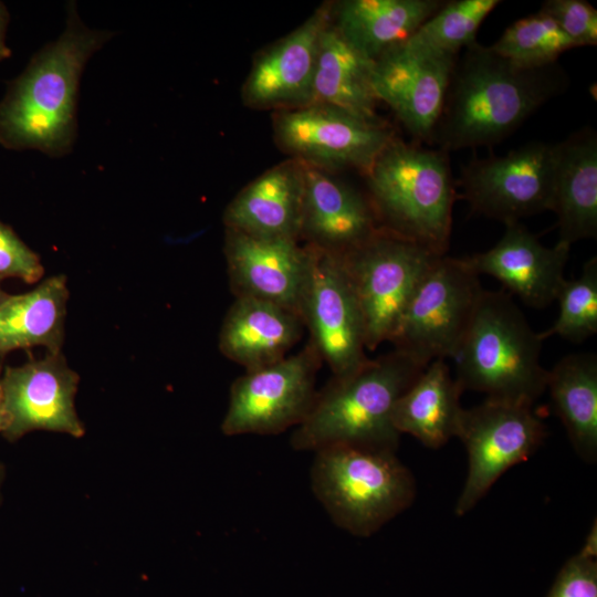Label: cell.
Wrapping results in <instances>:
<instances>
[{"instance_id":"d6a6232c","label":"cell","mask_w":597,"mask_h":597,"mask_svg":"<svg viewBox=\"0 0 597 597\" xmlns=\"http://www.w3.org/2000/svg\"><path fill=\"white\" fill-rule=\"evenodd\" d=\"M545 597H597V559L579 553L572 556Z\"/></svg>"},{"instance_id":"52a82bcc","label":"cell","mask_w":597,"mask_h":597,"mask_svg":"<svg viewBox=\"0 0 597 597\" xmlns=\"http://www.w3.org/2000/svg\"><path fill=\"white\" fill-rule=\"evenodd\" d=\"M483 287L463 258L439 256L415 290L391 338L395 349L428 365L453 358Z\"/></svg>"},{"instance_id":"4dcf8cb0","label":"cell","mask_w":597,"mask_h":597,"mask_svg":"<svg viewBox=\"0 0 597 597\" xmlns=\"http://www.w3.org/2000/svg\"><path fill=\"white\" fill-rule=\"evenodd\" d=\"M541 11L549 15L578 46L596 45L597 10L584 0H547Z\"/></svg>"},{"instance_id":"7c38bea8","label":"cell","mask_w":597,"mask_h":597,"mask_svg":"<svg viewBox=\"0 0 597 597\" xmlns=\"http://www.w3.org/2000/svg\"><path fill=\"white\" fill-rule=\"evenodd\" d=\"M273 128L279 146L293 159L327 171L356 168L366 172L394 137L381 121L324 104L280 109Z\"/></svg>"},{"instance_id":"8fae6325","label":"cell","mask_w":597,"mask_h":597,"mask_svg":"<svg viewBox=\"0 0 597 597\" xmlns=\"http://www.w3.org/2000/svg\"><path fill=\"white\" fill-rule=\"evenodd\" d=\"M558 144L532 142L463 169V197L478 213L504 224L553 209Z\"/></svg>"},{"instance_id":"7a4b0ae2","label":"cell","mask_w":597,"mask_h":597,"mask_svg":"<svg viewBox=\"0 0 597 597\" xmlns=\"http://www.w3.org/2000/svg\"><path fill=\"white\" fill-rule=\"evenodd\" d=\"M565 83L556 64L522 69L475 42L455 61L431 139L444 151L496 144Z\"/></svg>"},{"instance_id":"8992f818","label":"cell","mask_w":597,"mask_h":597,"mask_svg":"<svg viewBox=\"0 0 597 597\" xmlns=\"http://www.w3.org/2000/svg\"><path fill=\"white\" fill-rule=\"evenodd\" d=\"M312 488L335 524L367 537L416 496L411 472L395 452L331 446L315 452Z\"/></svg>"},{"instance_id":"e575fe53","label":"cell","mask_w":597,"mask_h":597,"mask_svg":"<svg viewBox=\"0 0 597 597\" xmlns=\"http://www.w3.org/2000/svg\"><path fill=\"white\" fill-rule=\"evenodd\" d=\"M578 553L586 557L597 559V522L596 520L594 521L591 527L589 528V532L587 533L584 544Z\"/></svg>"},{"instance_id":"ba28073f","label":"cell","mask_w":597,"mask_h":597,"mask_svg":"<svg viewBox=\"0 0 597 597\" xmlns=\"http://www.w3.org/2000/svg\"><path fill=\"white\" fill-rule=\"evenodd\" d=\"M365 325L366 349L390 342L421 279L441 256L380 229L341 255Z\"/></svg>"},{"instance_id":"484cf974","label":"cell","mask_w":597,"mask_h":597,"mask_svg":"<svg viewBox=\"0 0 597 597\" xmlns=\"http://www.w3.org/2000/svg\"><path fill=\"white\" fill-rule=\"evenodd\" d=\"M67 300L63 274L45 279L29 292L8 294L0 303V357L34 346L61 353Z\"/></svg>"},{"instance_id":"6da1fadb","label":"cell","mask_w":597,"mask_h":597,"mask_svg":"<svg viewBox=\"0 0 597 597\" xmlns=\"http://www.w3.org/2000/svg\"><path fill=\"white\" fill-rule=\"evenodd\" d=\"M114 34L85 25L70 3L60 36L40 49L0 101V145L67 155L77 134V97L86 63Z\"/></svg>"},{"instance_id":"4fadbf2b","label":"cell","mask_w":597,"mask_h":597,"mask_svg":"<svg viewBox=\"0 0 597 597\" xmlns=\"http://www.w3.org/2000/svg\"><path fill=\"white\" fill-rule=\"evenodd\" d=\"M306 245L310 269L300 315L333 376L347 375L369 359L360 306L342 256Z\"/></svg>"},{"instance_id":"f546056e","label":"cell","mask_w":597,"mask_h":597,"mask_svg":"<svg viewBox=\"0 0 597 597\" xmlns=\"http://www.w3.org/2000/svg\"><path fill=\"white\" fill-rule=\"evenodd\" d=\"M555 301L559 312L543 339L557 335L572 343H582L597 333V259L588 260L579 276L564 280Z\"/></svg>"},{"instance_id":"4316f807","label":"cell","mask_w":597,"mask_h":597,"mask_svg":"<svg viewBox=\"0 0 597 597\" xmlns=\"http://www.w3.org/2000/svg\"><path fill=\"white\" fill-rule=\"evenodd\" d=\"M546 389L575 452L597 460V356L570 354L548 370Z\"/></svg>"},{"instance_id":"8d00e7d4","label":"cell","mask_w":597,"mask_h":597,"mask_svg":"<svg viewBox=\"0 0 597 597\" xmlns=\"http://www.w3.org/2000/svg\"><path fill=\"white\" fill-rule=\"evenodd\" d=\"M4 479H6V467L0 461V504L2 502V486H3V483H4Z\"/></svg>"},{"instance_id":"603a6c76","label":"cell","mask_w":597,"mask_h":597,"mask_svg":"<svg viewBox=\"0 0 597 597\" xmlns=\"http://www.w3.org/2000/svg\"><path fill=\"white\" fill-rule=\"evenodd\" d=\"M462 388L450 374L446 359L430 362L397 400L392 423L423 446L438 449L457 437L463 408Z\"/></svg>"},{"instance_id":"2e32d148","label":"cell","mask_w":597,"mask_h":597,"mask_svg":"<svg viewBox=\"0 0 597 597\" xmlns=\"http://www.w3.org/2000/svg\"><path fill=\"white\" fill-rule=\"evenodd\" d=\"M224 255L235 297L268 301L300 315L310 269L307 245L226 229Z\"/></svg>"},{"instance_id":"5bb4252c","label":"cell","mask_w":597,"mask_h":597,"mask_svg":"<svg viewBox=\"0 0 597 597\" xmlns=\"http://www.w3.org/2000/svg\"><path fill=\"white\" fill-rule=\"evenodd\" d=\"M78 383L62 353L6 367L0 386L9 425L2 437L15 442L35 430L83 437L85 427L75 408Z\"/></svg>"},{"instance_id":"836d02e7","label":"cell","mask_w":597,"mask_h":597,"mask_svg":"<svg viewBox=\"0 0 597 597\" xmlns=\"http://www.w3.org/2000/svg\"><path fill=\"white\" fill-rule=\"evenodd\" d=\"M9 20V11L6 4L0 1V62L11 55V50L7 44V30Z\"/></svg>"},{"instance_id":"5b68a950","label":"cell","mask_w":597,"mask_h":597,"mask_svg":"<svg viewBox=\"0 0 597 597\" xmlns=\"http://www.w3.org/2000/svg\"><path fill=\"white\" fill-rule=\"evenodd\" d=\"M365 175L380 229L446 255L455 199L446 151L392 137Z\"/></svg>"},{"instance_id":"9c48e42d","label":"cell","mask_w":597,"mask_h":597,"mask_svg":"<svg viewBox=\"0 0 597 597\" xmlns=\"http://www.w3.org/2000/svg\"><path fill=\"white\" fill-rule=\"evenodd\" d=\"M322 362L308 341L298 353L237 378L230 388L222 432L274 434L298 426L313 405L315 377Z\"/></svg>"},{"instance_id":"d6986e66","label":"cell","mask_w":597,"mask_h":597,"mask_svg":"<svg viewBox=\"0 0 597 597\" xmlns=\"http://www.w3.org/2000/svg\"><path fill=\"white\" fill-rule=\"evenodd\" d=\"M304 165L301 238L316 249L344 255L379 230L369 201L329 171Z\"/></svg>"},{"instance_id":"44dd1931","label":"cell","mask_w":597,"mask_h":597,"mask_svg":"<svg viewBox=\"0 0 597 597\" xmlns=\"http://www.w3.org/2000/svg\"><path fill=\"white\" fill-rule=\"evenodd\" d=\"M304 323L298 314L277 304L237 296L219 333V349L245 370L276 363L300 341Z\"/></svg>"},{"instance_id":"9a60e30c","label":"cell","mask_w":597,"mask_h":597,"mask_svg":"<svg viewBox=\"0 0 597 597\" xmlns=\"http://www.w3.org/2000/svg\"><path fill=\"white\" fill-rule=\"evenodd\" d=\"M457 56L439 55L399 44L375 60L371 84L406 129L431 139L441 115Z\"/></svg>"},{"instance_id":"e0dca14e","label":"cell","mask_w":597,"mask_h":597,"mask_svg":"<svg viewBox=\"0 0 597 597\" xmlns=\"http://www.w3.org/2000/svg\"><path fill=\"white\" fill-rule=\"evenodd\" d=\"M332 15L333 4H323L256 57L241 92L247 106L287 109L310 104L320 39Z\"/></svg>"},{"instance_id":"3957f363","label":"cell","mask_w":597,"mask_h":597,"mask_svg":"<svg viewBox=\"0 0 597 597\" xmlns=\"http://www.w3.org/2000/svg\"><path fill=\"white\" fill-rule=\"evenodd\" d=\"M426 366L395 349L353 373L333 376L296 426L292 447L315 452L331 446L396 452L400 433L392 423L395 405Z\"/></svg>"},{"instance_id":"f1b7e54d","label":"cell","mask_w":597,"mask_h":597,"mask_svg":"<svg viewBox=\"0 0 597 597\" xmlns=\"http://www.w3.org/2000/svg\"><path fill=\"white\" fill-rule=\"evenodd\" d=\"M576 48L554 20L543 11L513 22L490 49L522 69H541L556 63Z\"/></svg>"},{"instance_id":"74e56055","label":"cell","mask_w":597,"mask_h":597,"mask_svg":"<svg viewBox=\"0 0 597 597\" xmlns=\"http://www.w3.org/2000/svg\"><path fill=\"white\" fill-rule=\"evenodd\" d=\"M8 296V293L2 290L0 281V303Z\"/></svg>"},{"instance_id":"ac0fdd59","label":"cell","mask_w":597,"mask_h":597,"mask_svg":"<svg viewBox=\"0 0 597 597\" xmlns=\"http://www.w3.org/2000/svg\"><path fill=\"white\" fill-rule=\"evenodd\" d=\"M569 250L570 245L561 241L545 247L524 226L514 222L505 224L493 248L463 260L478 275L493 276L526 305L543 308L555 301L565 280Z\"/></svg>"},{"instance_id":"d4e9b609","label":"cell","mask_w":597,"mask_h":597,"mask_svg":"<svg viewBox=\"0 0 597 597\" xmlns=\"http://www.w3.org/2000/svg\"><path fill=\"white\" fill-rule=\"evenodd\" d=\"M375 61L353 46L331 21L323 30L310 104L331 105L379 122L371 75Z\"/></svg>"},{"instance_id":"83f0119b","label":"cell","mask_w":597,"mask_h":597,"mask_svg":"<svg viewBox=\"0 0 597 597\" xmlns=\"http://www.w3.org/2000/svg\"><path fill=\"white\" fill-rule=\"evenodd\" d=\"M499 3L498 0H457L442 4L406 43L430 53L457 56L461 49L476 42L480 25Z\"/></svg>"},{"instance_id":"277c9868","label":"cell","mask_w":597,"mask_h":597,"mask_svg":"<svg viewBox=\"0 0 597 597\" xmlns=\"http://www.w3.org/2000/svg\"><path fill=\"white\" fill-rule=\"evenodd\" d=\"M543 338L505 291L481 293L472 321L453 356L462 390L489 399L533 406L546 390Z\"/></svg>"},{"instance_id":"30bf717a","label":"cell","mask_w":597,"mask_h":597,"mask_svg":"<svg viewBox=\"0 0 597 597\" xmlns=\"http://www.w3.org/2000/svg\"><path fill=\"white\" fill-rule=\"evenodd\" d=\"M457 437L468 452V475L454 509L462 516L506 470L540 447L545 427L532 406L488 398L463 410Z\"/></svg>"},{"instance_id":"1f68e13d","label":"cell","mask_w":597,"mask_h":597,"mask_svg":"<svg viewBox=\"0 0 597 597\" xmlns=\"http://www.w3.org/2000/svg\"><path fill=\"white\" fill-rule=\"evenodd\" d=\"M40 256L8 224L0 221V281L17 277L33 284L42 279Z\"/></svg>"},{"instance_id":"cb8c5ba5","label":"cell","mask_w":597,"mask_h":597,"mask_svg":"<svg viewBox=\"0 0 597 597\" xmlns=\"http://www.w3.org/2000/svg\"><path fill=\"white\" fill-rule=\"evenodd\" d=\"M436 0H344L333 4L341 34L371 60L405 43L441 7Z\"/></svg>"},{"instance_id":"ffe728a7","label":"cell","mask_w":597,"mask_h":597,"mask_svg":"<svg viewBox=\"0 0 597 597\" xmlns=\"http://www.w3.org/2000/svg\"><path fill=\"white\" fill-rule=\"evenodd\" d=\"M304 165L289 159L245 186L226 208V229L261 238H301Z\"/></svg>"},{"instance_id":"d590c367","label":"cell","mask_w":597,"mask_h":597,"mask_svg":"<svg viewBox=\"0 0 597 597\" xmlns=\"http://www.w3.org/2000/svg\"><path fill=\"white\" fill-rule=\"evenodd\" d=\"M9 425L8 413L4 407L3 394L0 386V433L2 434Z\"/></svg>"},{"instance_id":"7402d4cb","label":"cell","mask_w":597,"mask_h":597,"mask_svg":"<svg viewBox=\"0 0 597 597\" xmlns=\"http://www.w3.org/2000/svg\"><path fill=\"white\" fill-rule=\"evenodd\" d=\"M559 239L572 247L597 235V137L583 129L558 144L552 209Z\"/></svg>"}]
</instances>
